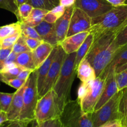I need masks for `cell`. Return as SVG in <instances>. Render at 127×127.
Returning a JSON list of instances; mask_svg holds the SVG:
<instances>
[{
	"instance_id": "c3c4849f",
	"label": "cell",
	"mask_w": 127,
	"mask_h": 127,
	"mask_svg": "<svg viewBox=\"0 0 127 127\" xmlns=\"http://www.w3.org/2000/svg\"><path fill=\"white\" fill-rule=\"evenodd\" d=\"M15 1L18 6L22 4H24V3H28V0H15Z\"/></svg>"
},
{
	"instance_id": "2e32d148",
	"label": "cell",
	"mask_w": 127,
	"mask_h": 127,
	"mask_svg": "<svg viewBox=\"0 0 127 127\" xmlns=\"http://www.w3.org/2000/svg\"><path fill=\"white\" fill-rule=\"evenodd\" d=\"M89 34V31H85L67 37L59 45L67 54L77 52Z\"/></svg>"
},
{
	"instance_id": "7a4b0ae2",
	"label": "cell",
	"mask_w": 127,
	"mask_h": 127,
	"mask_svg": "<svg viewBox=\"0 0 127 127\" xmlns=\"http://www.w3.org/2000/svg\"><path fill=\"white\" fill-rule=\"evenodd\" d=\"M127 25V3L113 7L105 14L92 19L90 33L97 39L108 32L118 33Z\"/></svg>"
},
{
	"instance_id": "5bb4252c",
	"label": "cell",
	"mask_w": 127,
	"mask_h": 127,
	"mask_svg": "<svg viewBox=\"0 0 127 127\" xmlns=\"http://www.w3.org/2000/svg\"><path fill=\"white\" fill-rule=\"evenodd\" d=\"M74 8H75L74 5L66 8L64 14L59 19H57V21L55 23L56 36H57L58 45H59L66 38L68 30H69L70 19H71L72 14Z\"/></svg>"
},
{
	"instance_id": "8d00e7d4",
	"label": "cell",
	"mask_w": 127,
	"mask_h": 127,
	"mask_svg": "<svg viewBox=\"0 0 127 127\" xmlns=\"http://www.w3.org/2000/svg\"><path fill=\"white\" fill-rule=\"evenodd\" d=\"M22 36H23V35H22ZM23 36L24 37L27 46L29 47V49H30L31 51H33L34 50L36 49L41 44V42H42V41H39V40L38 39H36L29 38V37H24V36Z\"/></svg>"
},
{
	"instance_id": "f1b7e54d",
	"label": "cell",
	"mask_w": 127,
	"mask_h": 127,
	"mask_svg": "<svg viewBox=\"0 0 127 127\" xmlns=\"http://www.w3.org/2000/svg\"><path fill=\"white\" fill-rule=\"evenodd\" d=\"M21 34L24 37L36 39L42 41L34 28L29 26L23 24V23H21Z\"/></svg>"
},
{
	"instance_id": "7bdbcfd3",
	"label": "cell",
	"mask_w": 127,
	"mask_h": 127,
	"mask_svg": "<svg viewBox=\"0 0 127 127\" xmlns=\"http://www.w3.org/2000/svg\"><path fill=\"white\" fill-rule=\"evenodd\" d=\"M22 123L23 127H39V123L35 118L26 122H22Z\"/></svg>"
},
{
	"instance_id": "4dcf8cb0",
	"label": "cell",
	"mask_w": 127,
	"mask_h": 127,
	"mask_svg": "<svg viewBox=\"0 0 127 127\" xmlns=\"http://www.w3.org/2000/svg\"><path fill=\"white\" fill-rule=\"evenodd\" d=\"M114 43L118 49L127 44V25L117 34Z\"/></svg>"
},
{
	"instance_id": "44dd1931",
	"label": "cell",
	"mask_w": 127,
	"mask_h": 127,
	"mask_svg": "<svg viewBox=\"0 0 127 127\" xmlns=\"http://www.w3.org/2000/svg\"><path fill=\"white\" fill-rule=\"evenodd\" d=\"M48 11H49L39 8H33L29 16L21 23L35 28L43 21L44 18Z\"/></svg>"
},
{
	"instance_id": "ee69618b",
	"label": "cell",
	"mask_w": 127,
	"mask_h": 127,
	"mask_svg": "<svg viewBox=\"0 0 127 127\" xmlns=\"http://www.w3.org/2000/svg\"><path fill=\"white\" fill-rule=\"evenodd\" d=\"M17 56H18V54L12 51V52H11L10 54L9 55L8 58H7L6 60V62L5 63H4V65H6V64H9L16 63V60Z\"/></svg>"
},
{
	"instance_id": "1f68e13d",
	"label": "cell",
	"mask_w": 127,
	"mask_h": 127,
	"mask_svg": "<svg viewBox=\"0 0 127 127\" xmlns=\"http://www.w3.org/2000/svg\"><path fill=\"white\" fill-rule=\"evenodd\" d=\"M29 51H30V49L27 46L24 37L21 34L16 43L13 46V51L17 54H19L22 52Z\"/></svg>"
},
{
	"instance_id": "e0dca14e",
	"label": "cell",
	"mask_w": 127,
	"mask_h": 127,
	"mask_svg": "<svg viewBox=\"0 0 127 127\" xmlns=\"http://www.w3.org/2000/svg\"><path fill=\"white\" fill-rule=\"evenodd\" d=\"M34 28L40 36L42 41L49 44L53 47L58 45L57 36H56L55 23L51 24V23H47L43 21Z\"/></svg>"
},
{
	"instance_id": "f907efd6",
	"label": "cell",
	"mask_w": 127,
	"mask_h": 127,
	"mask_svg": "<svg viewBox=\"0 0 127 127\" xmlns=\"http://www.w3.org/2000/svg\"><path fill=\"white\" fill-rule=\"evenodd\" d=\"M39 127H44V126L43 123H39Z\"/></svg>"
},
{
	"instance_id": "d6a6232c",
	"label": "cell",
	"mask_w": 127,
	"mask_h": 127,
	"mask_svg": "<svg viewBox=\"0 0 127 127\" xmlns=\"http://www.w3.org/2000/svg\"><path fill=\"white\" fill-rule=\"evenodd\" d=\"M21 33H18L13 35V36L0 39V49L13 47L17 41V40L18 39L19 36H21Z\"/></svg>"
},
{
	"instance_id": "7dc6e473",
	"label": "cell",
	"mask_w": 127,
	"mask_h": 127,
	"mask_svg": "<svg viewBox=\"0 0 127 127\" xmlns=\"http://www.w3.org/2000/svg\"><path fill=\"white\" fill-rule=\"evenodd\" d=\"M8 121V118L6 112L3 110H0V125H1Z\"/></svg>"
},
{
	"instance_id": "f5cc1de1",
	"label": "cell",
	"mask_w": 127,
	"mask_h": 127,
	"mask_svg": "<svg viewBox=\"0 0 127 127\" xmlns=\"http://www.w3.org/2000/svg\"></svg>"
},
{
	"instance_id": "4fadbf2b",
	"label": "cell",
	"mask_w": 127,
	"mask_h": 127,
	"mask_svg": "<svg viewBox=\"0 0 127 127\" xmlns=\"http://www.w3.org/2000/svg\"><path fill=\"white\" fill-rule=\"evenodd\" d=\"M119 90H118L117 82H116L115 73L114 72H112L107 75L106 78L102 94L97 104L95 105L94 111L97 110L100 107H102Z\"/></svg>"
},
{
	"instance_id": "cb8c5ba5",
	"label": "cell",
	"mask_w": 127,
	"mask_h": 127,
	"mask_svg": "<svg viewBox=\"0 0 127 127\" xmlns=\"http://www.w3.org/2000/svg\"><path fill=\"white\" fill-rule=\"evenodd\" d=\"M18 33H21V23L19 21L0 27V39Z\"/></svg>"
},
{
	"instance_id": "ffe728a7",
	"label": "cell",
	"mask_w": 127,
	"mask_h": 127,
	"mask_svg": "<svg viewBox=\"0 0 127 127\" xmlns=\"http://www.w3.org/2000/svg\"><path fill=\"white\" fill-rule=\"evenodd\" d=\"M77 75L82 82H89L97 78L94 67L85 58L83 59L79 64L77 69Z\"/></svg>"
},
{
	"instance_id": "f35d334b",
	"label": "cell",
	"mask_w": 127,
	"mask_h": 127,
	"mask_svg": "<svg viewBox=\"0 0 127 127\" xmlns=\"http://www.w3.org/2000/svg\"><path fill=\"white\" fill-rule=\"evenodd\" d=\"M44 127H62L59 118L50 120L43 123Z\"/></svg>"
},
{
	"instance_id": "8fae6325",
	"label": "cell",
	"mask_w": 127,
	"mask_h": 127,
	"mask_svg": "<svg viewBox=\"0 0 127 127\" xmlns=\"http://www.w3.org/2000/svg\"><path fill=\"white\" fill-rule=\"evenodd\" d=\"M91 27L92 18L84 11L75 7L70 19L67 37L89 31Z\"/></svg>"
},
{
	"instance_id": "d4e9b609",
	"label": "cell",
	"mask_w": 127,
	"mask_h": 127,
	"mask_svg": "<svg viewBox=\"0 0 127 127\" xmlns=\"http://www.w3.org/2000/svg\"><path fill=\"white\" fill-rule=\"evenodd\" d=\"M28 3L34 8L51 11L59 4V0H28Z\"/></svg>"
},
{
	"instance_id": "83f0119b",
	"label": "cell",
	"mask_w": 127,
	"mask_h": 127,
	"mask_svg": "<svg viewBox=\"0 0 127 127\" xmlns=\"http://www.w3.org/2000/svg\"><path fill=\"white\" fill-rule=\"evenodd\" d=\"M33 8V7L28 3L19 5L18 6V15L17 17L18 21L22 23L24 19H26Z\"/></svg>"
},
{
	"instance_id": "ab89813d",
	"label": "cell",
	"mask_w": 127,
	"mask_h": 127,
	"mask_svg": "<svg viewBox=\"0 0 127 127\" xmlns=\"http://www.w3.org/2000/svg\"><path fill=\"white\" fill-rule=\"evenodd\" d=\"M99 127H123V125L121 120L117 119L107 122Z\"/></svg>"
},
{
	"instance_id": "db71d44e",
	"label": "cell",
	"mask_w": 127,
	"mask_h": 127,
	"mask_svg": "<svg viewBox=\"0 0 127 127\" xmlns=\"http://www.w3.org/2000/svg\"><path fill=\"white\" fill-rule=\"evenodd\" d=\"M0 126H1V125H0Z\"/></svg>"
},
{
	"instance_id": "9a60e30c",
	"label": "cell",
	"mask_w": 127,
	"mask_h": 127,
	"mask_svg": "<svg viewBox=\"0 0 127 127\" xmlns=\"http://www.w3.org/2000/svg\"><path fill=\"white\" fill-rule=\"evenodd\" d=\"M27 81L26 84L14 92V97L6 113L8 121H19V117L23 107V97Z\"/></svg>"
},
{
	"instance_id": "6da1fadb",
	"label": "cell",
	"mask_w": 127,
	"mask_h": 127,
	"mask_svg": "<svg viewBox=\"0 0 127 127\" xmlns=\"http://www.w3.org/2000/svg\"><path fill=\"white\" fill-rule=\"evenodd\" d=\"M116 35L115 32H108L94 40L85 57L94 67L97 77L109 65L119 49L114 43Z\"/></svg>"
},
{
	"instance_id": "74e56055",
	"label": "cell",
	"mask_w": 127,
	"mask_h": 127,
	"mask_svg": "<svg viewBox=\"0 0 127 127\" xmlns=\"http://www.w3.org/2000/svg\"><path fill=\"white\" fill-rule=\"evenodd\" d=\"M58 19H59V18L56 14H54L51 11H49L48 13L45 16L44 18V21L47 22V23L54 24Z\"/></svg>"
},
{
	"instance_id": "816d5d0a",
	"label": "cell",
	"mask_w": 127,
	"mask_h": 127,
	"mask_svg": "<svg viewBox=\"0 0 127 127\" xmlns=\"http://www.w3.org/2000/svg\"><path fill=\"white\" fill-rule=\"evenodd\" d=\"M0 110H1V108H0Z\"/></svg>"
},
{
	"instance_id": "11a10c76",
	"label": "cell",
	"mask_w": 127,
	"mask_h": 127,
	"mask_svg": "<svg viewBox=\"0 0 127 127\" xmlns=\"http://www.w3.org/2000/svg\"></svg>"
},
{
	"instance_id": "484cf974",
	"label": "cell",
	"mask_w": 127,
	"mask_h": 127,
	"mask_svg": "<svg viewBox=\"0 0 127 127\" xmlns=\"http://www.w3.org/2000/svg\"><path fill=\"white\" fill-rule=\"evenodd\" d=\"M118 111L121 117V121H123L127 116V88L122 90V95L119 102Z\"/></svg>"
},
{
	"instance_id": "52a82bcc",
	"label": "cell",
	"mask_w": 127,
	"mask_h": 127,
	"mask_svg": "<svg viewBox=\"0 0 127 127\" xmlns=\"http://www.w3.org/2000/svg\"><path fill=\"white\" fill-rule=\"evenodd\" d=\"M61 114L57 95L53 89L39 98L35 110V119L39 123L59 118Z\"/></svg>"
},
{
	"instance_id": "f6af8a7d",
	"label": "cell",
	"mask_w": 127,
	"mask_h": 127,
	"mask_svg": "<svg viewBox=\"0 0 127 127\" xmlns=\"http://www.w3.org/2000/svg\"><path fill=\"white\" fill-rule=\"evenodd\" d=\"M60 5L65 8L74 6L75 3V0H59Z\"/></svg>"
},
{
	"instance_id": "4316f807",
	"label": "cell",
	"mask_w": 127,
	"mask_h": 127,
	"mask_svg": "<svg viewBox=\"0 0 127 127\" xmlns=\"http://www.w3.org/2000/svg\"><path fill=\"white\" fill-rule=\"evenodd\" d=\"M14 93L8 94L0 92V108L1 110L7 112L11 105Z\"/></svg>"
},
{
	"instance_id": "bcb514c9",
	"label": "cell",
	"mask_w": 127,
	"mask_h": 127,
	"mask_svg": "<svg viewBox=\"0 0 127 127\" xmlns=\"http://www.w3.org/2000/svg\"><path fill=\"white\" fill-rule=\"evenodd\" d=\"M106 1L113 7L123 5L127 2V0H106Z\"/></svg>"
},
{
	"instance_id": "7c38bea8",
	"label": "cell",
	"mask_w": 127,
	"mask_h": 127,
	"mask_svg": "<svg viewBox=\"0 0 127 127\" xmlns=\"http://www.w3.org/2000/svg\"><path fill=\"white\" fill-rule=\"evenodd\" d=\"M127 69V44L120 47L107 67L99 75L106 79L107 75L112 72L118 74Z\"/></svg>"
},
{
	"instance_id": "5b68a950",
	"label": "cell",
	"mask_w": 127,
	"mask_h": 127,
	"mask_svg": "<svg viewBox=\"0 0 127 127\" xmlns=\"http://www.w3.org/2000/svg\"><path fill=\"white\" fill-rule=\"evenodd\" d=\"M59 120L63 127H94L92 113L83 112L77 99H70L65 103Z\"/></svg>"
},
{
	"instance_id": "60d3db41",
	"label": "cell",
	"mask_w": 127,
	"mask_h": 127,
	"mask_svg": "<svg viewBox=\"0 0 127 127\" xmlns=\"http://www.w3.org/2000/svg\"><path fill=\"white\" fill-rule=\"evenodd\" d=\"M0 127H23L22 122L19 121H8L0 126Z\"/></svg>"
},
{
	"instance_id": "f546056e",
	"label": "cell",
	"mask_w": 127,
	"mask_h": 127,
	"mask_svg": "<svg viewBox=\"0 0 127 127\" xmlns=\"http://www.w3.org/2000/svg\"><path fill=\"white\" fill-rule=\"evenodd\" d=\"M0 8L11 12L18 17V6L15 0H0Z\"/></svg>"
},
{
	"instance_id": "d590c367",
	"label": "cell",
	"mask_w": 127,
	"mask_h": 127,
	"mask_svg": "<svg viewBox=\"0 0 127 127\" xmlns=\"http://www.w3.org/2000/svg\"><path fill=\"white\" fill-rule=\"evenodd\" d=\"M13 51V47L7 49H0V72L1 71L4 65L6 60Z\"/></svg>"
},
{
	"instance_id": "7402d4cb",
	"label": "cell",
	"mask_w": 127,
	"mask_h": 127,
	"mask_svg": "<svg viewBox=\"0 0 127 127\" xmlns=\"http://www.w3.org/2000/svg\"><path fill=\"white\" fill-rule=\"evenodd\" d=\"M94 42V36L91 33L89 34L86 37L84 42L76 52V57H75V69L77 72L78 66H79L80 62L82 61L84 58L86 56L87 53L89 52L92 45Z\"/></svg>"
},
{
	"instance_id": "d6986e66",
	"label": "cell",
	"mask_w": 127,
	"mask_h": 127,
	"mask_svg": "<svg viewBox=\"0 0 127 127\" xmlns=\"http://www.w3.org/2000/svg\"><path fill=\"white\" fill-rule=\"evenodd\" d=\"M54 47L49 44L42 41L36 49L32 51L34 65L36 69H38L47 59L54 49Z\"/></svg>"
},
{
	"instance_id": "836d02e7",
	"label": "cell",
	"mask_w": 127,
	"mask_h": 127,
	"mask_svg": "<svg viewBox=\"0 0 127 127\" xmlns=\"http://www.w3.org/2000/svg\"><path fill=\"white\" fill-rule=\"evenodd\" d=\"M115 78L119 91L127 88V69L118 74H115Z\"/></svg>"
},
{
	"instance_id": "b9f144b4",
	"label": "cell",
	"mask_w": 127,
	"mask_h": 127,
	"mask_svg": "<svg viewBox=\"0 0 127 127\" xmlns=\"http://www.w3.org/2000/svg\"><path fill=\"white\" fill-rule=\"evenodd\" d=\"M32 72H33L32 70H28V69H23V70L20 72L19 75H18L17 78H18V79H21V80H27L28 78H29V75H31V74Z\"/></svg>"
},
{
	"instance_id": "ba28073f",
	"label": "cell",
	"mask_w": 127,
	"mask_h": 127,
	"mask_svg": "<svg viewBox=\"0 0 127 127\" xmlns=\"http://www.w3.org/2000/svg\"><path fill=\"white\" fill-rule=\"evenodd\" d=\"M122 90L118 91L102 107L92 113V120L94 127H99L104 123L114 120H121L118 111Z\"/></svg>"
},
{
	"instance_id": "603a6c76",
	"label": "cell",
	"mask_w": 127,
	"mask_h": 127,
	"mask_svg": "<svg viewBox=\"0 0 127 127\" xmlns=\"http://www.w3.org/2000/svg\"><path fill=\"white\" fill-rule=\"evenodd\" d=\"M16 64L24 69L34 70H36L34 65L32 51H26L18 54L16 60Z\"/></svg>"
},
{
	"instance_id": "30bf717a",
	"label": "cell",
	"mask_w": 127,
	"mask_h": 127,
	"mask_svg": "<svg viewBox=\"0 0 127 127\" xmlns=\"http://www.w3.org/2000/svg\"><path fill=\"white\" fill-rule=\"evenodd\" d=\"M74 6L84 11L92 19L105 14L113 7L106 0H75Z\"/></svg>"
},
{
	"instance_id": "277c9868",
	"label": "cell",
	"mask_w": 127,
	"mask_h": 127,
	"mask_svg": "<svg viewBox=\"0 0 127 127\" xmlns=\"http://www.w3.org/2000/svg\"><path fill=\"white\" fill-rule=\"evenodd\" d=\"M105 79L97 77L89 82H82L77 91V98L82 110L86 113L94 112L102 94Z\"/></svg>"
},
{
	"instance_id": "9c48e42d",
	"label": "cell",
	"mask_w": 127,
	"mask_h": 127,
	"mask_svg": "<svg viewBox=\"0 0 127 127\" xmlns=\"http://www.w3.org/2000/svg\"><path fill=\"white\" fill-rule=\"evenodd\" d=\"M66 54H67L64 52L62 47L59 45L56 57L52 62L51 68L49 70L48 74H47L44 83L42 91L39 94V98L42 97L49 91L52 90L54 87L55 84L58 79L59 76L61 68L63 65L64 61L65 59Z\"/></svg>"
},
{
	"instance_id": "3957f363",
	"label": "cell",
	"mask_w": 127,
	"mask_h": 127,
	"mask_svg": "<svg viewBox=\"0 0 127 127\" xmlns=\"http://www.w3.org/2000/svg\"><path fill=\"white\" fill-rule=\"evenodd\" d=\"M75 57L76 52L66 54L59 76L52 89L57 95L61 113L65 103L70 100L72 85L77 74L75 69Z\"/></svg>"
},
{
	"instance_id": "ac0fdd59",
	"label": "cell",
	"mask_w": 127,
	"mask_h": 127,
	"mask_svg": "<svg viewBox=\"0 0 127 127\" xmlns=\"http://www.w3.org/2000/svg\"><path fill=\"white\" fill-rule=\"evenodd\" d=\"M58 46L59 45H57L54 47V49L52 50V52L49 55V56L42 63V65L37 69V87L38 95L42 91L44 83L46 77L48 74L49 70L51 68L52 62L54 61L55 57H56V52H57V49H58Z\"/></svg>"
},
{
	"instance_id": "681fc988",
	"label": "cell",
	"mask_w": 127,
	"mask_h": 127,
	"mask_svg": "<svg viewBox=\"0 0 127 127\" xmlns=\"http://www.w3.org/2000/svg\"><path fill=\"white\" fill-rule=\"evenodd\" d=\"M122 125H123V127H127V116L126 117V118L122 121Z\"/></svg>"
},
{
	"instance_id": "e575fe53",
	"label": "cell",
	"mask_w": 127,
	"mask_h": 127,
	"mask_svg": "<svg viewBox=\"0 0 127 127\" xmlns=\"http://www.w3.org/2000/svg\"><path fill=\"white\" fill-rule=\"evenodd\" d=\"M26 81L27 80H21V79H19L18 78H14V79L4 80L3 82L5 83L7 85H9V86L12 87L14 88L16 90H18V89H19L20 88H21L26 84Z\"/></svg>"
},
{
	"instance_id": "8992f818",
	"label": "cell",
	"mask_w": 127,
	"mask_h": 127,
	"mask_svg": "<svg viewBox=\"0 0 127 127\" xmlns=\"http://www.w3.org/2000/svg\"><path fill=\"white\" fill-rule=\"evenodd\" d=\"M39 100L37 87V69L34 70L27 80L23 97V107L19 122H26L35 118V110Z\"/></svg>"
}]
</instances>
